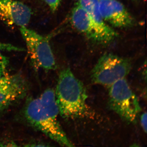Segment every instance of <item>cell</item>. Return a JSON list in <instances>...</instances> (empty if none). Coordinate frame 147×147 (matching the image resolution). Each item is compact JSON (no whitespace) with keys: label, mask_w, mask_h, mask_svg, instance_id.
Masks as SVG:
<instances>
[{"label":"cell","mask_w":147,"mask_h":147,"mask_svg":"<svg viewBox=\"0 0 147 147\" xmlns=\"http://www.w3.org/2000/svg\"><path fill=\"white\" fill-rule=\"evenodd\" d=\"M9 60L7 57L3 55L0 51V77L5 75Z\"/></svg>","instance_id":"8fae6325"},{"label":"cell","mask_w":147,"mask_h":147,"mask_svg":"<svg viewBox=\"0 0 147 147\" xmlns=\"http://www.w3.org/2000/svg\"><path fill=\"white\" fill-rule=\"evenodd\" d=\"M98 7L104 21L113 26L126 28L134 26V18L117 0H98Z\"/></svg>","instance_id":"52a82bcc"},{"label":"cell","mask_w":147,"mask_h":147,"mask_svg":"<svg viewBox=\"0 0 147 147\" xmlns=\"http://www.w3.org/2000/svg\"><path fill=\"white\" fill-rule=\"evenodd\" d=\"M44 1L50 7L51 11L55 12L59 6L61 0H44Z\"/></svg>","instance_id":"4fadbf2b"},{"label":"cell","mask_w":147,"mask_h":147,"mask_svg":"<svg viewBox=\"0 0 147 147\" xmlns=\"http://www.w3.org/2000/svg\"><path fill=\"white\" fill-rule=\"evenodd\" d=\"M59 114L55 92L51 89L31 100L25 110V117L33 126L61 146L73 147L58 121Z\"/></svg>","instance_id":"6da1fadb"},{"label":"cell","mask_w":147,"mask_h":147,"mask_svg":"<svg viewBox=\"0 0 147 147\" xmlns=\"http://www.w3.org/2000/svg\"><path fill=\"white\" fill-rule=\"evenodd\" d=\"M130 60L111 53L102 55L92 71V81L95 84L110 86L125 79L130 72Z\"/></svg>","instance_id":"277c9868"},{"label":"cell","mask_w":147,"mask_h":147,"mask_svg":"<svg viewBox=\"0 0 147 147\" xmlns=\"http://www.w3.org/2000/svg\"><path fill=\"white\" fill-rule=\"evenodd\" d=\"M32 16L30 8L15 0H0V20L10 26L26 27Z\"/></svg>","instance_id":"ba28073f"},{"label":"cell","mask_w":147,"mask_h":147,"mask_svg":"<svg viewBox=\"0 0 147 147\" xmlns=\"http://www.w3.org/2000/svg\"><path fill=\"white\" fill-rule=\"evenodd\" d=\"M28 86L20 74L0 77V111L23 98L26 94Z\"/></svg>","instance_id":"8992f818"},{"label":"cell","mask_w":147,"mask_h":147,"mask_svg":"<svg viewBox=\"0 0 147 147\" xmlns=\"http://www.w3.org/2000/svg\"><path fill=\"white\" fill-rule=\"evenodd\" d=\"M1 51L7 52H23L25 51V50L22 47H17L9 43H3L0 42V51Z\"/></svg>","instance_id":"7c38bea8"},{"label":"cell","mask_w":147,"mask_h":147,"mask_svg":"<svg viewBox=\"0 0 147 147\" xmlns=\"http://www.w3.org/2000/svg\"><path fill=\"white\" fill-rule=\"evenodd\" d=\"M70 20L74 28L88 38L98 43L107 44L88 13L78 3L72 9Z\"/></svg>","instance_id":"9c48e42d"},{"label":"cell","mask_w":147,"mask_h":147,"mask_svg":"<svg viewBox=\"0 0 147 147\" xmlns=\"http://www.w3.org/2000/svg\"><path fill=\"white\" fill-rule=\"evenodd\" d=\"M20 30L34 66L46 70L55 69L56 62L49 38L26 27H20Z\"/></svg>","instance_id":"5b68a950"},{"label":"cell","mask_w":147,"mask_h":147,"mask_svg":"<svg viewBox=\"0 0 147 147\" xmlns=\"http://www.w3.org/2000/svg\"><path fill=\"white\" fill-rule=\"evenodd\" d=\"M109 103L110 108L125 121L136 123L141 111L137 96L125 79L110 86Z\"/></svg>","instance_id":"3957f363"},{"label":"cell","mask_w":147,"mask_h":147,"mask_svg":"<svg viewBox=\"0 0 147 147\" xmlns=\"http://www.w3.org/2000/svg\"><path fill=\"white\" fill-rule=\"evenodd\" d=\"M77 3L85 9L106 40L107 44L112 42L118 36L117 32L105 23L98 7V0H79Z\"/></svg>","instance_id":"30bf717a"},{"label":"cell","mask_w":147,"mask_h":147,"mask_svg":"<svg viewBox=\"0 0 147 147\" xmlns=\"http://www.w3.org/2000/svg\"><path fill=\"white\" fill-rule=\"evenodd\" d=\"M55 95L59 113L63 117H83L88 114L86 89L69 67L61 71Z\"/></svg>","instance_id":"7a4b0ae2"},{"label":"cell","mask_w":147,"mask_h":147,"mask_svg":"<svg viewBox=\"0 0 147 147\" xmlns=\"http://www.w3.org/2000/svg\"><path fill=\"white\" fill-rule=\"evenodd\" d=\"M147 113H143L141 117V124L145 133L147 132Z\"/></svg>","instance_id":"5bb4252c"},{"label":"cell","mask_w":147,"mask_h":147,"mask_svg":"<svg viewBox=\"0 0 147 147\" xmlns=\"http://www.w3.org/2000/svg\"><path fill=\"white\" fill-rule=\"evenodd\" d=\"M75 1H79V0H75Z\"/></svg>","instance_id":"9a60e30c"}]
</instances>
